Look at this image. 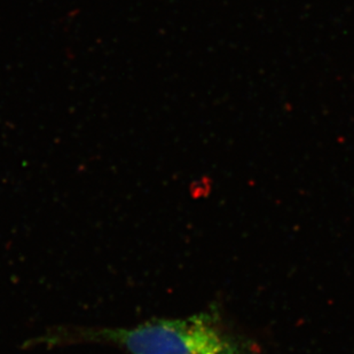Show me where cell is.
<instances>
[{
    "label": "cell",
    "instance_id": "6da1fadb",
    "mask_svg": "<svg viewBox=\"0 0 354 354\" xmlns=\"http://www.w3.org/2000/svg\"><path fill=\"white\" fill-rule=\"evenodd\" d=\"M74 337L111 342L130 354H239L207 315L149 321L132 329L80 331Z\"/></svg>",
    "mask_w": 354,
    "mask_h": 354
}]
</instances>
